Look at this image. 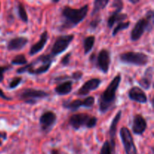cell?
Masks as SVG:
<instances>
[{"label":"cell","mask_w":154,"mask_h":154,"mask_svg":"<svg viewBox=\"0 0 154 154\" xmlns=\"http://www.w3.org/2000/svg\"><path fill=\"white\" fill-rule=\"evenodd\" d=\"M17 14L19 16V18L23 21V23H26L29 21L28 14L26 11L25 6H24L23 3L19 2L17 5Z\"/></svg>","instance_id":"cell-24"},{"label":"cell","mask_w":154,"mask_h":154,"mask_svg":"<svg viewBox=\"0 0 154 154\" xmlns=\"http://www.w3.org/2000/svg\"><path fill=\"white\" fill-rule=\"evenodd\" d=\"M97 122V117L86 113H78V114H72L69 120V125L75 130H78L82 127L93 129L96 127Z\"/></svg>","instance_id":"cell-4"},{"label":"cell","mask_w":154,"mask_h":154,"mask_svg":"<svg viewBox=\"0 0 154 154\" xmlns=\"http://www.w3.org/2000/svg\"><path fill=\"white\" fill-rule=\"evenodd\" d=\"M23 81V78L21 77H15V78H12L11 81L9 83L8 87L11 90H14L16 87H17L20 84V83Z\"/></svg>","instance_id":"cell-28"},{"label":"cell","mask_w":154,"mask_h":154,"mask_svg":"<svg viewBox=\"0 0 154 154\" xmlns=\"http://www.w3.org/2000/svg\"><path fill=\"white\" fill-rule=\"evenodd\" d=\"M120 137L126 154H138V150L135 146L133 137L130 130L127 127L123 126L120 128Z\"/></svg>","instance_id":"cell-11"},{"label":"cell","mask_w":154,"mask_h":154,"mask_svg":"<svg viewBox=\"0 0 154 154\" xmlns=\"http://www.w3.org/2000/svg\"><path fill=\"white\" fill-rule=\"evenodd\" d=\"M49 96L50 94L48 92L33 88L25 89L19 94V98L20 100H22L24 103L32 105H35L39 100L46 99Z\"/></svg>","instance_id":"cell-7"},{"label":"cell","mask_w":154,"mask_h":154,"mask_svg":"<svg viewBox=\"0 0 154 154\" xmlns=\"http://www.w3.org/2000/svg\"><path fill=\"white\" fill-rule=\"evenodd\" d=\"M122 117V111L120 110L116 114L114 117L113 118L112 121H111V125H110L109 130H108V135L110 137V140H115L116 141V136H117V126H118V123H120V120Z\"/></svg>","instance_id":"cell-20"},{"label":"cell","mask_w":154,"mask_h":154,"mask_svg":"<svg viewBox=\"0 0 154 154\" xmlns=\"http://www.w3.org/2000/svg\"><path fill=\"white\" fill-rule=\"evenodd\" d=\"M28 38L17 36L9 40L7 43V50L9 51H17L22 50L28 44Z\"/></svg>","instance_id":"cell-16"},{"label":"cell","mask_w":154,"mask_h":154,"mask_svg":"<svg viewBox=\"0 0 154 154\" xmlns=\"http://www.w3.org/2000/svg\"><path fill=\"white\" fill-rule=\"evenodd\" d=\"M101 21H102V18L99 15L94 17V18H93L91 21L90 23V25H89V28L91 30H95L97 29V27L99 26V25L100 24Z\"/></svg>","instance_id":"cell-27"},{"label":"cell","mask_w":154,"mask_h":154,"mask_svg":"<svg viewBox=\"0 0 154 154\" xmlns=\"http://www.w3.org/2000/svg\"><path fill=\"white\" fill-rule=\"evenodd\" d=\"M90 62L103 74H107L109 71L111 63V54L109 50L103 48L96 55L92 54L90 57Z\"/></svg>","instance_id":"cell-5"},{"label":"cell","mask_w":154,"mask_h":154,"mask_svg":"<svg viewBox=\"0 0 154 154\" xmlns=\"http://www.w3.org/2000/svg\"><path fill=\"white\" fill-rule=\"evenodd\" d=\"M154 11L153 10L147 11L145 16L138 20L132 28L130 33V39L132 42L139 40L144 32H151L153 29Z\"/></svg>","instance_id":"cell-3"},{"label":"cell","mask_w":154,"mask_h":154,"mask_svg":"<svg viewBox=\"0 0 154 154\" xmlns=\"http://www.w3.org/2000/svg\"><path fill=\"white\" fill-rule=\"evenodd\" d=\"M112 7L114 8V10L108 17L107 20V26L109 29H112L115 23H118L120 22H124L125 20L128 18V15L126 14L121 13L122 10L124 8L123 2L121 0H114L112 2Z\"/></svg>","instance_id":"cell-9"},{"label":"cell","mask_w":154,"mask_h":154,"mask_svg":"<svg viewBox=\"0 0 154 154\" xmlns=\"http://www.w3.org/2000/svg\"><path fill=\"white\" fill-rule=\"evenodd\" d=\"M121 74H117L109 83L108 87L99 98V111L102 114H106L115 106L117 92L121 83Z\"/></svg>","instance_id":"cell-1"},{"label":"cell","mask_w":154,"mask_h":154,"mask_svg":"<svg viewBox=\"0 0 154 154\" xmlns=\"http://www.w3.org/2000/svg\"><path fill=\"white\" fill-rule=\"evenodd\" d=\"M73 89V81L72 80L63 81L54 89V92L58 96H66L72 92Z\"/></svg>","instance_id":"cell-19"},{"label":"cell","mask_w":154,"mask_h":154,"mask_svg":"<svg viewBox=\"0 0 154 154\" xmlns=\"http://www.w3.org/2000/svg\"><path fill=\"white\" fill-rule=\"evenodd\" d=\"M119 60L122 63L136 66H146L150 61V57L142 52L127 51L119 55Z\"/></svg>","instance_id":"cell-6"},{"label":"cell","mask_w":154,"mask_h":154,"mask_svg":"<svg viewBox=\"0 0 154 154\" xmlns=\"http://www.w3.org/2000/svg\"><path fill=\"white\" fill-rule=\"evenodd\" d=\"M28 63L26 57L24 54H20L18 55L15 56L11 60V66H23Z\"/></svg>","instance_id":"cell-25"},{"label":"cell","mask_w":154,"mask_h":154,"mask_svg":"<svg viewBox=\"0 0 154 154\" xmlns=\"http://www.w3.org/2000/svg\"><path fill=\"white\" fill-rule=\"evenodd\" d=\"M109 2V0H95L93 2V9L92 11L91 16L93 17L98 14L100 11L103 10L104 8H106Z\"/></svg>","instance_id":"cell-23"},{"label":"cell","mask_w":154,"mask_h":154,"mask_svg":"<svg viewBox=\"0 0 154 154\" xmlns=\"http://www.w3.org/2000/svg\"><path fill=\"white\" fill-rule=\"evenodd\" d=\"M0 138H2L3 140L7 139V133H6V132H0Z\"/></svg>","instance_id":"cell-33"},{"label":"cell","mask_w":154,"mask_h":154,"mask_svg":"<svg viewBox=\"0 0 154 154\" xmlns=\"http://www.w3.org/2000/svg\"><path fill=\"white\" fill-rule=\"evenodd\" d=\"M2 141L1 138H0V146H2Z\"/></svg>","instance_id":"cell-37"},{"label":"cell","mask_w":154,"mask_h":154,"mask_svg":"<svg viewBox=\"0 0 154 154\" xmlns=\"http://www.w3.org/2000/svg\"><path fill=\"white\" fill-rule=\"evenodd\" d=\"M128 97L131 101L140 104H147L148 102L147 94L139 87H132L128 91Z\"/></svg>","instance_id":"cell-15"},{"label":"cell","mask_w":154,"mask_h":154,"mask_svg":"<svg viewBox=\"0 0 154 154\" xmlns=\"http://www.w3.org/2000/svg\"><path fill=\"white\" fill-rule=\"evenodd\" d=\"M139 2L140 0H137V1H135V0H129V2H131L132 4H134V5L137 4V3Z\"/></svg>","instance_id":"cell-35"},{"label":"cell","mask_w":154,"mask_h":154,"mask_svg":"<svg viewBox=\"0 0 154 154\" xmlns=\"http://www.w3.org/2000/svg\"><path fill=\"white\" fill-rule=\"evenodd\" d=\"M51 154H61V153H60V151L58 150V149L54 148L51 150Z\"/></svg>","instance_id":"cell-34"},{"label":"cell","mask_w":154,"mask_h":154,"mask_svg":"<svg viewBox=\"0 0 154 154\" xmlns=\"http://www.w3.org/2000/svg\"><path fill=\"white\" fill-rule=\"evenodd\" d=\"M153 68L152 66H150V67L146 69L143 76L138 81L140 87H141L146 90H150L152 86V83H153Z\"/></svg>","instance_id":"cell-18"},{"label":"cell","mask_w":154,"mask_h":154,"mask_svg":"<svg viewBox=\"0 0 154 154\" xmlns=\"http://www.w3.org/2000/svg\"><path fill=\"white\" fill-rule=\"evenodd\" d=\"M48 39H49V35H48V32L47 30H45L42 34L40 35V38L39 40L36 42L35 44L32 45L30 48L29 52V54L30 56H33L37 54L40 51L43 50L45 46L46 45L47 42H48Z\"/></svg>","instance_id":"cell-17"},{"label":"cell","mask_w":154,"mask_h":154,"mask_svg":"<svg viewBox=\"0 0 154 154\" xmlns=\"http://www.w3.org/2000/svg\"><path fill=\"white\" fill-rule=\"evenodd\" d=\"M130 24H131L130 21H126V22H125L124 21V22L118 23L117 24V26L114 27V29H113L112 35L116 36L120 31L128 29L129 27V26H130Z\"/></svg>","instance_id":"cell-26"},{"label":"cell","mask_w":154,"mask_h":154,"mask_svg":"<svg viewBox=\"0 0 154 154\" xmlns=\"http://www.w3.org/2000/svg\"><path fill=\"white\" fill-rule=\"evenodd\" d=\"M116 141L115 140H106L104 142L100 150V154H115Z\"/></svg>","instance_id":"cell-21"},{"label":"cell","mask_w":154,"mask_h":154,"mask_svg":"<svg viewBox=\"0 0 154 154\" xmlns=\"http://www.w3.org/2000/svg\"><path fill=\"white\" fill-rule=\"evenodd\" d=\"M71 57H72V52H69L68 54H66L63 58L61 59V61H60V64L62 65L64 67H66L69 65L71 61Z\"/></svg>","instance_id":"cell-30"},{"label":"cell","mask_w":154,"mask_h":154,"mask_svg":"<svg viewBox=\"0 0 154 154\" xmlns=\"http://www.w3.org/2000/svg\"><path fill=\"white\" fill-rule=\"evenodd\" d=\"M89 5L86 4L79 8H74L69 5L64 6L61 11V16L63 22L61 29H69L78 26L87 17L89 11Z\"/></svg>","instance_id":"cell-2"},{"label":"cell","mask_w":154,"mask_h":154,"mask_svg":"<svg viewBox=\"0 0 154 154\" xmlns=\"http://www.w3.org/2000/svg\"><path fill=\"white\" fill-rule=\"evenodd\" d=\"M83 76H84V72H81V71H76V72H72V75H70L71 79L75 80L76 81H80Z\"/></svg>","instance_id":"cell-31"},{"label":"cell","mask_w":154,"mask_h":154,"mask_svg":"<svg viewBox=\"0 0 154 154\" xmlns=\"http://www.w3.org/2000/svg\"><path fill=\"white\" fill-rule=\"evenodd\" d=\"M52 2H54V3H57V2H59V0H55V1H52Z\"/></svg>","instance_id":"cell-36"},{"label":"cell","mask_w":154,"mask_h":154,"mask_svg":"<svg viewBox=\"0 0 154 154\" xmlns=\"http://www.w3.org/2000/svg\"><path fill=\"white\" fill-rule=\"evenodd\" d=\"M147 128V122L144 116L140 114H135L133 117L132 131L135 135H141L144 133Z\"/></svg>","instance_id":"cell-14"},{"label":"cell","mask_w":154,"mask_h":154,"mask_svg":"<svg viewBox=\"0 0 154 154\" xmlns=\"http://www.w3.org/2000/svg\"><path fill=\"white\" fill-rule=\"evenodd\" d=\"M102 81L98 78H93L86 81L77 91L76 95L78 96H86L90 92L96 90L100 87Z\"/></svg>","instance_id":"cell-13"},{"label":"cell","mask_w":154,"mask_h":154,"mask_svg":"<svg viewBox=\"0 0 154 154\" xmlns=\"http://www.w3.org/2000/svg\"><path fill=\"white\" fill-rule=\"evenodd\" d=\"M0 98H2V99H4V100L5 101H11L12 99H13L12 97L7 96V95L3 92V90H2V89H0Z\"/></svg>","instance_id":"cell-32"},{"label":"cell","mask_w":154,"mask_h":154,"mask_svg":"<svg viewBox=\"0 0 154 154\" xmlns=\"http://www.w3.org/2000/svg\"><path fill=\"white\" fill-rule=\"evenodd\" d=\"M95 42H96V37L94 35H89L84 38L83 40V47H84L85 55H87L93 50Z\"/></svg>","instance_id":"cell-22"},{"label":"cell","mask_w":154,"mask_h":154,"mask_svg":"<svg viewBox=\"0 0 154 154\" xmlns=\"http://www.w3.org/2000/svg\"><path fill=\"white\" fill-rule=\"evenodd\" d=\"M57 121V116L54 111H45L39 117L41 130L44 133H49Z\"/></svg>","instance_id":"cell-12"},{"label":"cell","mask_w":154,"mask_h":154,"mask_svg":"<svg viewBox=\"0 0 154 154\" xmlns=\"http://www.w3.org/2000/svg\"><path fill=\"white\" fill-rule=\"evenodd\" d=\"M74 38H75V35L73 34L62 35L58 36L56 38L49 54L53 58H56V57L67 50L71 43L73 42Z\"/></svg>","instance_id":"cell-8"},{"label":"cell","mask_w":154,"mask_h":154,"mask_svg":"<svg viewBox=\"0 0 154 154\" xmlns=\"http://www.w3.org/2000/svg\"><path fill=\"white\" fill-rule=\"evenodd\" d=\"M13 69V66L11 65H8V66H0V83L2 82L4 80V75L6 72Z\"/></svg>","instance_id":"cell-29"},{"label":"cell","mask_w":154,"mask_h":154,"mask_svg":"<svg viewBox=\"0 0 154 154\" xmlns=\"http://www.w3.org/2000/svg\"><path fill=\"white\" fill-rule=\"evenodd\" d=\"M95 104V98L93 96H87L83 99H75V100L63 101L62 106L65 109L70 110L72 111H76L81 107L86 108H93Z\"/></svg>","instance_id":"cell-10"}]
</instances>
